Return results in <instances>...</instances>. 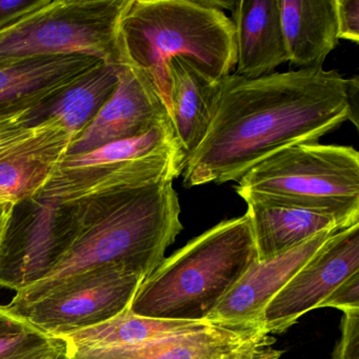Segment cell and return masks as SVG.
<instances>
[{
    "label": "cell",
    "mask_w": 359,
    "mask_h": 359,
    "mask_svg": "<svg viewBox=\"0 0 359 359\" xmlns=\"http://www.w3.org/2000/svg\"><path fill=\"white\" fill-rule=\"evenodd\" d=\"M351 121L348 79L338 71L298 69L222 81L213 118L182 172L184 188L238 182L294 144L318 142Z\"/></svg>",
    "instance_id": "obj_1"
},
{
    "label": "cell",
    "mask_w": 359,
    "mask_h": 359,
    "mask_svg": "<svg viewBox=\"0 0 359 359\" xmlns=\"http://www.w3.org/2000/svg\"><path fill=\"white\" fill-rule=\"evenodd\" d=\"M72 208L76 228L66 255L45 278L16 292L7 306L35 302L67 279L97 266H123L147 278L184 229L172 180Z\"/></svg>",
    "instance_id": "obj_2"
},
{
    "label": "cell",
    "mask_w": 359,
    "mask_h": 359,
    "mask_svg": "<svg viewBox=\"0 0 359 359\" xmlns=\"http://www.w3.org/2000/svg\"><path fill=\"white\" fill-rule=\"evenodd\" d=\"M115 53L117 65L140 73L169 112L170 62L182 58L212 81H222L236 67L234 25L198 0H123Z\"/></svg>",
    "instance_id": "obj_3"
},
{
    "label": "cell",
    "mask_w": 359,
    "mask_h": 359,
    "mask_svg": "<svg viewBox=\"0 0 359 359\" xmlns=\"http://www.w3.org/2000/svg\"><path fill=\"white\" fill-rule=\"evenodd\" d=\"M255 259L248 216L222 220L165 258L142 280L130 310L151 318L205 323Z\"/></svg>",
    "instance_id": "obj_4"
},
{
    "label": "cell",
    "mask_w": 359,
    "mask_h": 359,
    "mask_svg": "<svg viewBox=\"0 0 359 359\" xmlns=\"http://www.w3.org/2000/svg\"><path fill=\"white\" fill-rule=\"evenodd\" d=\"M237 182L235 191L243 201L330 214L346 226L359 222V153L353 147L294 144L264 159Z\"/></svg>",
    "instance_id": "obj_5"
},
{
    "label": "cell",
    "mask_w": 359,
    "mask_h": 359,
    "mask_svg": "<svg viewBox=\"0 0 359 359\" xmlns=\"http://www.w3.org/2000/svg\"><path fill=\"white\" fill-rule=\"evenodd\" d=\"M77 6L74 1L39 0L1 20L0 65L62 56H85L117 65L115 24L118 14L113 22L97 26L96 18H72Z\"/></svg>",
    "instance_id": "obj_6"
},
{
    "label": "cell",
    "mask_w": 359,
    "mask_h": 359,
    "mask_svg": "<svg viewBox=\"0 0 359 359\" xmlns=\"http://www.w3.org/2000/svg\"><path fill=\"white\" fill-rule=\"evenodd\" d=\"M144 279L125 266L108 264L67 279L35 302L6 306L45 333L62 337L129 309Z\"/></svg>",
    "instance_id": "obj_7"
},
{
    "label": "cell",
    "mask_w": 359,
    "mask_h": 359,
    "mask_svg": "<svg viewBox=\"0 0 359 359\" xmlns=\"http://www.w3.org/2000/svg\"><path fill=\"white\" fill-rule=\"evenodd\" d=\"M36 198L18 228L10 224L0 249V287L18 292L45 278L66 255L74 237V210Z\"/></svg>",
    "instance_id": "obj_8"
},
{
    "label": "cell",
    "mask_w": 359,
    "mask_h": 359,
    "mask_svg": "<svg viewBox=\"0 0 359 359\" xmlns=\"http://www.w3.org/2000/svg\"><path fill=\"white\" fill-rule=\"evenodd\" d=\"M359 272V222L334 233L269 302L260 327L283 333L306 313L319 308L346 279Z\"/></svg>",
    "instance_id": "obj_9"
},
{
    "label": "cell",
    "mask_w": 359,
    "mask_h": 359,
    "mask_svg": "<svg viewBox=\"0 0 359 359\" xmlns=\"http://www.w3.org/2000/svg\"><path fill=\"white\" fill-rule=\"evenodd\" d=\"M259 327L212 325L144 344L115 348H72L66 359H247L274 344Z\"/></svg>",
    "instance_id": "obj_10"
},
{
    "label": "cell",
    "mask_w": 359,
    "mask_h": 359,
    "mask_svg": "<svg viewBox=\"0 0 359 359\" xmlns=\"http://www.w3.org/2000/svg\"><path fill=\"white\" fill-rule=\"evenodd\" d=\"M170 118L148 81L130 67L118 65L117 86L93 121L75 138L67 155H81L110 142L147 133Z\"/></svg>",
    "instance_id": "obj_11"
},
{
    "label": "cell",
    "mask_w": 359,
    "mask_h": 359,
    "mask_svg": "<svg viewBox=\"0 0 359 359\" xmlns=\"http://www.w3.org/2000/svg\"><path fill=\"white\" fill-rule=\"evenodd\" d=\"M337 231L319 233L271 259L254 260L205 321L213 325L262 327V313L269 302Z\"/></svg>",
    "instance_id": "obj_12"
},
{
    "label": "cell",
    "mask_w": 359,
    "mask_h": 359,
    "mask_svg": "<svg viewBox=\"0 0 359 359\" xmlns=\"http://www.w3.org/2000/svg\"><path fill=\"white\" fill-rule=\"evenodd\" d=\"M236 71L245 79L274 73L287 62L278 0H239L232 11Z\"/></svg>",
    "instance_id": "obj_13"
},
{
    "label": "cell",
    "mask_w": 359,
    "mask_h": 359,
    "mask_svg": "<svg viewBox=\"0 0 359 359\" xmlns=\"http://www.w3.org/2000/svg\"><path fill=\"white\" fill-rule=\"evenodd\" d=\"M102 64L85 56H62L0 65V110L58 97Z\"/></svg>",
    "instance_id": "obj_14"
},
{
    "label": "cell",
    "mask_w": 359,
    "mask_h": 359,
    "mask_svg": "<svg viewBox=\"0 0 359 359\" xmlns=\"http://www.w3.org/2000/svg\"><path fill=\"white\" fill-rule=\"evenodd\" d=\"M258 262L271 259L325 231L348 228L335 216L245 199Z\"/></svg>",
    "instance_id": "obj_15"
},
{
    "label": "cell",
    "mask_w": 359,
    "mask_h": 359,
    "mask_svg": "<svg viewBox=\"0 0 359 359\" xmlns=\"http://www.w3.org/2000/svg\"><path fill=\"white\" fill-rule=\"evenodd\" d=\"M287 62L299 69L323 68L338 45L334 0H278Z\"/></svg>",
    "instance_id": "obj_16"
},
{
    "label": "cell",
    "mask_w": 359,
    "mask_h": 359,
    "mask_svg": "<svg viewBox=\"0 0 359 359\" xmlns=\"http://www.w3.org/2000/svg\"><path fill=\"white\" fill-rule=\"evenodd\" d=\"M169 74L170 118L188 157L207 134L219 97L222 81H212L182 58L170 62Z\"/></svg>",
    "instance_id": "obj_17"
},
{
    "label": "cell",
    "mask_w": 359,
    "mask_h": 359,
    "mask_svg": "<svg viewBox=\"0 0 359 359\" xmlns=\"http://www.w3.org/2000/svg\"><path fill=\"white\" fill-rule=\"evenodd\" d=\"M210 325L212 323L205 321L192 323L140 316L129 308L104 323L68 334L62 338L72 348H115L136 346L172 334L196 331Z\"/></svg>",
    "instance_id": "obj_18"
},
{
    "label": "cell",
    "mask_w": 359,
    "mask_h": 359,
    "mask_svg": "<svg viewBox=\"0 0 359 359\" xmlns=\"http://www.w3.org/2000/svg\"><path fill=\"white\" fill-rule=\"evenodd\" d=\"M55 98H39L0 110V161L54 147L70 146L72 138L54 119H43L46 107Z\"/></svg>",
    "instance_id": "obj_19"
},
{
    "label": "cell",
    "mask_w": 359,
    "mask_h": 359,
    "mask_svg": "<svg viewBox=\"0 0 359 359\" xmlns=\"http://www.w3.org/2000/svg\"><path fill=\"white\" fill-rule=\"evenodd\" d=\"M117 68L116 64L100 65L54 102L52 100L43 110V118L58 121L73 140L79 137L114 92Z\"/></svg>",
    "instance_id": "obj_20"
},
{
    "label": "cell",
    "mask_w": 359,
    "mask_h": 359,
    "mask_svg": "<svg viewBox=\"0 0 359 359\" xmlns=\"http://www.w3.org/2000/svg\"><path fill=\"white\" fill-rule=\"evenodd\" d=\"M70 146L31 151L0 161V203L35 199L49 184Z\"/></svg>",
    "instance_id": "obj_21"
},
{
    "label": "cell",
    "mask_w": 359,
    "mask_h": 359,
    "mask_svg": "<svg viewBox=\"0 0 359 359\" xmlns=\"http://www.w3.org/2000/svg\"><path fill=\"white\" fill-rule=\"evenodd\" d=\"M68 344L0 306V359H66Z\"/></svg>",
    "instance_id": "obj_22"
},
{
    "label": "cell",
    "mask_w": 359,
    "mask_h": 359,
    "mask_svg": "<svg viewBox=\"0 0 359 359\" xmlns=\"http://www.w3.org/2000/svg\"><path fill=\"white\" fill-rule=\"evenodd\" d=\"M331 359H359V309L344 311L341 337Z\"/></svg>",
    "instance_id": "obj_23"
},
{
    "label": "cell",
    "mask_w": 359,
    "mask_h": 359,
    "mask_svg": "<svg viewBox=\"0 0 359 359\" xmlns=\"http://www.w3.org/2000/svg\"><path fill=\"white\" fill-rule=\"evenodd\" d=\"M338 39L359 43V0H334Z\"/></svg>",
    "instance_id": "obj_24"
},
{
    "label": "cell",
    "mask_w": 359,
    "mask_h": 359,
    "mask_svg": "<svg viewBox=\"0 0 359 359\" xmlns=\"http://www.w3.org/2000/svg\"><path fill=\"white\" fill-rule=\"evenodd\" d=\"M319 308H335L342 312L359 309V272L338 285Z\"/></svg>",
    "instance_id": "obj_25"
},
{
    "label": "cell",
    "mask_w": 359,
    "mask_h": 359,
    "mask_svg": "<svg viewBox=\"0 0 359 359\" xmlns=\"http://www.w3.org/2000/svg\"><path fill=\"white\" fill-rule=\"evenodd\" d=\"M14 210H15V205L0 203V249L3 247L10 224L13 219Z\"/></svg>",
    "instance_id": "obj_26"
},
{
    "label": "cell",
    "mask_w": 359,
    "mask_h": 359,
    "mask_svg": "<svg viewBox=\"0 0 359 359\" xmlns=\"http://www.w3.org/2000/svg\"><path fill=\"white\" fill-rule=\"evenodd\" d=\"M358 77L355 76L353 77V79H348V100L351 110V121L354 123L355 127L358 126V115H357V108H358V104H357V100H358Z\"/></svg>",
    "instance_id": "obj_27"
},
{
    "label": "cell",
    "mask_w": 359,
    "mask_h": 359,
    "mask_svg": "<svg viewBox=\"0 0 359 359\" xmlns=\"http://www.w3.org/2000/svg\"><path fill=\"white\" fill-rule=\"evenodd\" d=\"M201 5L205 6V7L211 8V9L218 10V11L224 12V10H230L233 11L236 1H232V0H198Z\"/></svg>",
    "instance_id": "obj_28"
},
{
    "label": "cell",
    "mask_w": 359,
    "mask_h": 359,
    "mask_svg": "<svg viewBox=\"0 0 359 359\" xmlns=\"http://www.w3.org/2000/svg\"><path fill=\"white\" fill-rule=\"evenodd\" d=\"M281 355H283V351L275 350L272 346H270L257 351L255 354L247 359H278Z\"/></svg>",
    "instance_id": "obj_29"
}]
</instances>
